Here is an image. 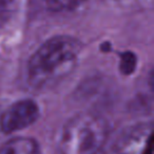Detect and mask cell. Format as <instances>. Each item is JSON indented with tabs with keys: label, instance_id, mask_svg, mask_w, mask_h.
I'll list each match as a JSON object with an SVG mask.
<instances>
[{
	"label": "cell",
	"instance_id": "6da1fadb",
	"mask_svg": "<svg viewBox=\"0 0 154 154\" xmlns=\"http://www.w3.org/2000/svg\"><path fill=\"white\" fill-rule=\"evenodd\" d=\"M82 43L69 35L48 39L34 51L28 62L29 82L34 87H43L67 75L77 62Z\"/></svg>",
	"mask_w": 154,
	"mask_h": 154
},
{
	"label": "cell",
	"instance_id": "7a4b0ae2",
	"mask_svg": "<svg viewBox=\"0 0 154 154\" xmlns=\"http://www.w3.org/2000/svg\"><path fill=\"white\" fill-rule=\"evenodd\" d=\"M109 135V128L101 116L79 113L67 122L61 132V154H98Z\"/></svg>",
	"mask_w": 154,
	"mask_h": 154
},
{
	"label": "cell",
	"instance_id": "3957f363",
	"mask_svg": "<svg viewBox=\"0 0 154 154\" xmlns=\"http://www.w3.org/2000/svg\"><path fill=\"white\" fill-rule=\"evenodd\" d=\"M40 116L38 104L34 100L22 99L10 105L0 116V130L11 134L30 127Z\"/></svg>",
	"mask_w": 154,
	"mask_h": 154
},
{
	"label": "cell",
	"instance_id": "277c9868",
	"mask_svg": "<svg viewBox=\"0 0 154 154\" xmlns=\"http://www.w3.org/2000/svg\"><path fill=\"white\" fill-rule=\"evenodd\" d=\"M0 154H40V147L35 138L17 136L0 146Z\"/></svg>",
	"mask_w": 154,
	"mask_h": 154
},
{
	"label": "cell",
	"instance_id": "5b68a950",
	"mask_svg": "<svg viewBox=\"0 0 154 154\" xmlns=\"http://www.w3.org/2000/svg\"><path fill=\"white\" fill-rule=\"evenodd\" d=\"M137 57L131 51H126L119 55V70L123 75H130L135 71Z\"/></svg>",
	"mask_w": 154,
	"mask_h": 154
},
{
	"label": "cell",
	"instance_id": "8992f818",
	"mask_svg": "<svg viewBox=\"0 0 154 154\" xmlns=\"http://www.w3.org/2000/svg\"><path fill=\"white\" fill-rule=\"evenodd\" d=\"M82 2H84V0H43V3L47 6V8L53 12L74 10Z\"/></svg>",
	"mask_w": 154,
	"mask_h": 154
}]
</instances>
